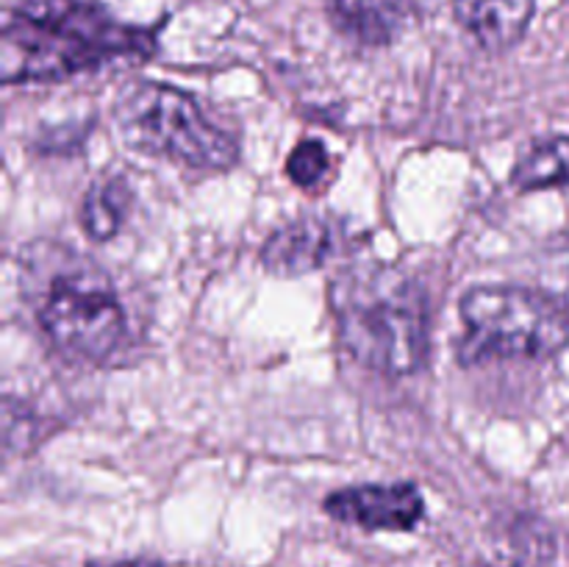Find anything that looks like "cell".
I'll return each instance as SVG.
<instances>
[{
    "mask_svg": "<svg viewBox=\"0 0 569 567\" xmlns=\"http://www.w3.org/2000/svg\"><path fill=\"white\" fill-rule=\"evenodd\" d=\"M322 511L365 531H415L426 520V498L415 481L359 484L328 493Z\"/></svg>",
    "mask_w": 569,
    "mask_h": 567,
    "instance_id": "6",
    "label": "cell"
},
{
    "mask_svg": "<svg viewBox=\"0 0 569 567\" xmlns=\"http://www.w3.org/2000/svg\"><path fill=\"white\" fill-rule=\"evenodd\" d=\"M83 567H167L161 559H148V556H137V559H117V561H89Z\"/></svg>",
    "mask_w": 569,
    "mask_h": 567,
    "instance_id": "14",
    "label": "cell"
},
{
    "mask_svg": "<svg viewBox=\"0 0 569 567\" xmlns=\"http://www.w3.org/2000/svg\"><path fill=\"white\" fill-rule=\"evenodd\" d=\"M331 315L350 359L381 376H415L431 348V306L420 278L389 261H356L331 284Z\"/></svg>",
    "mask_w": 569,
    "mask_h": 567,
    "instance_id": "3",
    "label": "cell"
},
{
    "mask_svg": "<svg viewBox=\"0 0 569 567\" xmlns=\"http://www.w3.org/2000/svg\"><path fill=\"white\" fill-rule=\"evenodd\" d=\"M331 172V156L320 139H303L287 156V176L295 187L315 189Z\"/></svg>",
    "mask_w": 569,
    "mask_h": 567,
    "instance_id": "13",
    "label": "cell"
},
{
    "mask_svg": "<svg viewBox=\"0 0 569 567\" xmlns=\"http://www.w3.org/2000/svg\"><path fill=\"white\" fill-rule=\"evenodd\" d=\"M20 292L48 342L67 359L103 365L126 342L128 311L114 278L70 245H26Z\"/></svg>",
    "mask_w": 569,
    "mask_h": 567,
    "instance_id": "2",
    "label": "cell"
},
{
    "mask_svg": "<svg viewBox=\"0 0 569 567\" xmlns=\"http://www.w3.org/2000/svg\"><path fill=\"white\" fill-rule=\"evenodd\" d=\"M459 317L465 322L456 350L461 367L553 359L569 342V317L539 287L478 284L461 295Z\"/></svg>",
    "mask_w": 569,
    "mask_h": 567,
    "instance_id": "5",
    "label": "cell"
},
{
    "mask_svg": "<svg viewBox=\"0 0 569 567\" xmlns=\"http://www.w3.org/2000/svg\"><path fill=\"white\" fill-rule=\"evenodd\" d=\"M450 6L456 22L489 53L517 48L537 11V0H450Z\"/></svg>",
    "mask_w": 569,
    "mask_h": 567,
    "instance_id": "9",
    "label": "cell"
},
{
    "mask_svg": "<svg viewBox=\"0 0 569 567\" xmlns=\"http://www.w3.org/2000/svg\"><path fill=\"white\" fill-rule=\"evenodd\" d=\"M509 183L520 195L569 187V137H542L526 145Z\"/></svg>",
    "mask_w": 569,
    "mask_h": 567,
    "instance_id": "11",
    "label": "cell"
},
{
    "mask_svg": "<svg viewBox=\"0 0 569 567\" xmlns=\"http://www.w3.org/2000/svg\"><path fill=\"white\" fill-rule=\"evenodd\" d=\"M331 26L359 48H389L417 20V0H331Z\"/></svg>",
    "mask_w": 569,
    "mask_h": 567,
    "instance_id": "8",
    "label": "cell"
},
{
    "mask_svg": "<svg viewBox=\"0 0 569 567\" xmlns=\"http://www.w3.org/2000/svg\"><path fill=\"white\" fill-rule=\"evenodd\" d=\"M159 50L153 28L128 26L87 0H17L3 20V83H59Z\"/></svg>",
    "mask_w": 569,
    "mask_h": 567,
    "instance_id": "1",
    "label": "cell"
},
{
    "mask_svg": "<svg viewBox=\"0 0 569 567\" xmlns=\"http://www.w3.org/2000/svg\"><path fill=\"white\" fill-rule=\"evenodd\" d=\"M345 233L333 217L303 215L287 222L261 245V267L278 278H300L322 270L337 256Z\"/></svg>",
    "mask_w": 569,
    "mask_h": 567,
    "instance_id": "7",
    "label": "cell"
},
{
    "mask_svg": "<svg viewBox=\"0 0 569 567\" xmlns=\"http://www.w3.org/2000/svg\"><path fill=\"white\" fill-rule=\"evenodd\" d=\"M537 287L569 317V231L553 237L537 265Z\"/></svg>",
    "mask_w": 569,
    "mask_h": 567,
    "instance_id": "12",
    "label": "cell"
},
{
    "mask_svg": "<svg viewBox=\"0 0 569 567\" xmlns=\"http://www.w3.org/2000/svg\"><path fill=\"white\" fill-rule=\"evenodd\" d=\"M114 122L133 150L192 172H228L239 161V139L217 126L194 94L170 83H128L114 98Z\"/></svg>",
    "mask_w": 569,
    "mask_h": 567,
    "instance_id": "4",
    "label": "cell"
},
{
    "mask_svg": "<svg viewBox=\"0 0 569 567\" xmlns=\"http://www.w3.org/2000/svg\"><path fill=\"white\" fill-rule=\"evenodd\" d=\"M131 187L120 172H103L89 183L78 206V222L81 231L92 242H109L122 231L128 211H131Z\"/></svg>",
    "mask_w": 569,
    "mask_h": 567,
    "instance_id": "10",
    "label": "cell"
}]
</instances>
